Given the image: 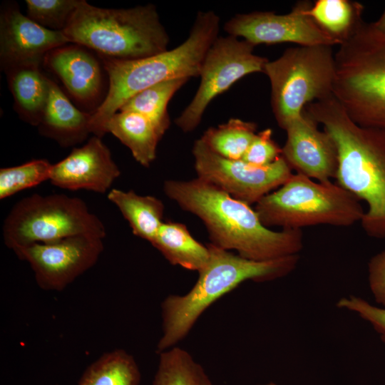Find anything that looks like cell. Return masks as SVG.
Returning <instances> with one entry per match:
<instances>
[{
    "label": "cell",
    "mask_w": 385,
    "mask_h": 385,
    "mask_svg": "<svg viewBox=\"0 0 385 385\" xmlns=\"http://www.w3.org/2000/svg\"><path fill=\"white\" fill-rule=\"evenodd\" d=\"M305 110L285 128L282 156L296 173L319 182L335 178L338 153L334 140Z\"/></svg>",
    "instance_id": "cell-14"
},
{
    "label": "cell",
    "mask_w": 385,
    "mask_h": 385,
    "mask_svg": "<svg viewBox=\"0 0 385 385\" xmlns=\"http://www.w3.org/2000/svg\"><path fill=\"white\" fill-rule=\"evenodd\" d=\"M254 48L248 41L230 35L214 41L202 64L198 89L175 120L180 129L185 133L194 130L215 98L244 76L264 71L269 60L255 54Z\"/></svg>",
    "instance_id": "cell-10"
},
{
    "label": "cell",
    "mask_w": 385,
    "mask_h": 385,
    "mask_svg": "<svg viewBox=\"0 0 385 385\" xmlns=\"http://www.w3.org/2000/svg\"><path fill=\"white\" fill-rule=\"evenodd\" d=\"M103 250V238L78 235L51 243H34L13 251L29 264L41 289L59 292L93 267Z\"/></svg>",
    "instance_id": "cell-12"
},
{
    "label": "cell",
    "mask_w": 385,
    "mask_h": 385,
    "mask_svg": "<svg viewBox=\"0 0 385 385\" xmlns=\"http://www.w3.org/2000/svg\"><path fill=\"white\" fill-rule=\"evenodd\" d=\"M134 357L123 349L103 354L84 370L78 385H140Z\"/></svg>",
    "instance_id": "cell-23"
},
{
    "label": "cell",
    "mask_w": 385,
    "mask_h": 385,
    "mask_svg": "<svg viewBox=\"0 0 385 385\" xmlns=\"http://www.w3.org/2000/svg\"><path fill=\"white\" fill-rule=\"evenodd\" d=\"M151 245L173 265L200 272L207 265L208 247L197 241L179 222H163Z\"/></svg>",
    "instance_id": "cell-20"
},
{
    "label": "cell",
    "mask_w": 385,
    "mask_h": 385,
    "mask_svg": "<svg viewBox=\"0 0 385 385\" xmlns=\"http://www.w3.org/2000/svg\"><path fill=\"white\" fill-rule=\"evenodd\" d=\"M261 385H277L274 383H272V382H270V383H268V384H261Z\"/></svg>",
    "instance_id": "cell-34"
},
{
    "label": "cell",
    "mask_w": 385,
    "mask_h": 385,
    "mask_svg": "<svg viewBox=\"0 0 385 385\" xmlns=\"http://www.w3.org/2000/svg\"><path fill=\"white\" fill-rule=\"evenodd\" d=\"M332 47H291L265 64L263 73L270 82L272 113L282 129L299 118L309 103L333 96L335 62Z\"/></svg>",
    "instance_id": "cell-8"
},
{
    "label": "cell",
    "mask_w": 385,
    "mask_h": 385,
    "mask_svg": "<svg viewBox=\"0 0 385 385\" xmlns=\"http://www.w3.org/2000/svg\"><path fill=\"white\" fill-rule=\"evenodd\" d=\"M309 1L297 3L285 14L270 11L238 14L229 19L224 29L230 36L258 44L294 43L298 46H330L339 43L325 32L309 14Z\"/></svg>",
    "instance_id": "cell-13"
},
{
    "label": "cell",
    "mask_w": 385,
    "mask_h": 385,
    "mask_svg": "<svg viewBox=\"0 0 385 385\" xmlns=\"http://www.w3.org/2000/svg\"><path fill=\"white\" fill-rule=\"evenodd\" d=\"M305 110L337 146V184L367 204L360 221L364 231L371 237L385 238V131L354 123L334 96L311 103Z\"/></svg>",
    "instance_id": "cell-2"
},
{
    "label": "cell",
    "mask_w": 385,
    "mask_h": 385,
    "mask_svg": "<svg viewBox=\"0 0 385 385\" xmlns=\"http://www.w3.org/2000/svg\"><path fill=\"white\" fill-rule=\"evenodd\" d=\"M219 29L220 18L214 11H199L187 39L171 50L134 60L101 56L109 86L104 100L91 113V133L103 136L108 120L140 91L172 79L200 76L205 56Z\"/></svg>",
    "instance_id": "cell-4"
},
{
    "label": "cell",
    "mask_w": 385,
    "mask_h": 385,
    "mask_svg": "<svg viewBox=\"0 0 385 385\" xmlns=\"http://www.w3.org/2000/svg\"><path fill=\"white\" fill-rule=\"evenodd\" d=\"M210 257L191 289L185 294H170L161 302V335L158 354L175 346L190 333L200 317L216 300L241 283L265 282L284 277L297 267L299 255L267 261L241 257L212 243L207 245Z\"/></svg>",
    "instance_id": "cell-3"
},
{
    "label": "cell",
    "mask_w": 385,
    "mask_h": 385,
    "mask_svg": "<svg viewBox=\"0 0 385 385\" xmlns=\"http://www.w3.org/2000/svg\"><path fill=\"white\" fill-rule=\"evenodd\" d=\"M68 43L62 31L40 26L17 7L6 8L1 14L0 56L6 71L20 66H38L48 52Z\"/></svg>",
    "instance_id": "cell-15"
},
{
    "label": "cell",
    "mask_w": 385,
    "mask_h": 385,
    "mask_svg": "<svg viewBox=\"0 0 385 385\" xmlns=\"http://www.w3.org/2000/svg\"><path fill=\"white\" fill-rule=\"evenodd\" d=\"M364 6L348 0H317L309 14L339 45L353 35L364 22Z\"/></svg>",
    "instance_id": "cell-24"
},
{
    "label": "cell",
    "mask_w": 385,
    "mask_h": 385,
    "mask_svg": "<svg viewBox=\"0 0 385 385\" xmlns=\"http://www.w3.org/2000/svg\"><path fill=\"white\" fill-rule=\"evenodd\" d=\"M188 80L176 78L155 84L132 96L119 111H134L142 114L155 124L163 136L170 124L168 112V103Z\"/></svg>",
    "instance_id": "cell-26"
},
{
    "label": "cell",
    "mask_w": 385,
    "mask_h": 385,
    "mask_svg": "<svg viewBox=\"0 0 385 385\" xmlns=\"http://www.w3.org/2000/svg\"><path fill=\"white\" fill-rule=\"evenodd\" d=\"M128 147L135 160L149 167L156 158L157 146L163 135L148 118L134 111L113 114L104 128Z\"/></svg>",
    "instance_id": "cell-19"
},
{
    "label": "cell",
    "mask_w": 385,
    "mask_h": 385,
    "mask_svg": "<svg viewBox=\"0 0 385 385\" xmlns=\"http://www.w3.org/2000/svg\"><path fill=\"white\" fill-rule=\"evenodd\" d=\"M43 62L76 100L88 103L99 96L103 84L101 68L83 46L73 43L58 47L46 54Z\"/></svg>",
    "instance_id": "cell-17"
},
{
    "label": "cell",
    "mask_w": 385,
    "mask_h": 385,
    "mask_svg": "<svg viewBox=\"0 0 385 385\" xmlns=\"http://www.w3.org/2000/svg\"><path fill=\"white\" fill-rule=\"evenodd\" d=\"M70 43L101 56L134 60L168 50L169 36L152 4L130 9H103L81 0L62 31Z\"/></svg>",
    "instance_id": "cell-5"
},
{
    "label": "cell",
    "mask_w": 385,
    "mask_h": 385,
    "mask_svg": "<svg viewBox=\"0 0 385 385\" xmlns=\"http://www.w3.org/2000/svg\"><path fill=\"white\" fill-rule=\"evenodd\" d=\"M282 153L272 138V129L266 128L256 134L242 159L253 165L266 166L281 157Z\"/></svg>",
    "instance_id": "cell-30"
},
{
    "label": "cell",
    "mask_w": 385,
    "mask_h": 385,
    "mask_svg": "<svg viewBox=\"0 0 385 385\" xmlns=\"http://www.w3.org/2000/svg\"><path fill=\"white\" fill-rule=\"evenodd\" d=\"M163 190L183 210L202 221L211 243L220 248L255 261L299 255L303 248L302 230L274 231L265 227L250 205L202 179L168 180Z\"/></svg>",
    "instance_id": "cell-1"
},
{
    "label": "cell",
    "mask_w": 385,
    "mask_h": 385,
    "mask_svg": "<svg viewBox=\"0 0 385 385\" xmlns=\"http://www.w3.org/2000/svg\"><path fill=\"white\" fill-rule=\"evenodd\" d=\"M267 227L302 230L318 225L349 227L365 212L360 200L337 183L295 173L255 208Z\"/></svg>",
    "instance_id": "cell-7"
},
{
    "label": "cell",
    "mask_w": 385,
    "mask_h": 385,
    "mask_svg": "<svg viewBox=\"0 0 385 385\" xmlns=\"http://www.w3.org/2000/svg\"><path fill=\"white\" fill-rule=\"evenodd\" d=\"M254 122L231 118L217 127L209 128L200 139L214 153L232 160L242 159L255 138Z\"/></svg>",
    "instance_id": "cell-27"
},
{
    "label": "cell",
    "mask_w": 385,
    "mask_h": 385,
    "mask_svg": "<svg viewBox=\"0 0 385 385\" xmlns=\"http://www.w3.org/2000/svg\"><path fill=\"white\" fill-rule=\"evenodd\" d=\"M368 282L375 301L385 307V250L375 255L369 260Z\"/></svg>",
    "instance_id": "cell-32"
},
{
    "label": "cell",
    "mask_w": 385,
    "mask_h": 385,
    "mask_svg": "<svg viewBox=\"0 0 385 385\" xmlns=\"http://www.w3.org/2000/svg\"><path fill=\"white\" fill-rule=\"evenodd\" d=\"M6 72L19 115L30 124L38 125L48 98L50 79L34 66L16 67Z\"/></svg>",
    "instance_id": "cell-21"
},
{
    "label": "cell",
    "mask_w": 385,
    "mask_h": 385,
    "mask_svg": "<svg viewBox=\"0 0 385 385\" xmlns=\"http://www.w3.org/2000/svg\"><path fill=\"white\" fill-rule=\"evenodd\" d=\"M333 96L363 127L385 131V35L363 22L334 53Z\"/></svg>",
    "instance_id": "cell-6"
},
{
    "label": "cell",
    "mask_w": 385,
    "mask_h": 385,
    "mask_svg": "<svg viewBox=\"0 0 385 385\" xmlns=\"http://www.w3.org/2000/svg\"><path fill=\"white\" fill-rule=\"evenodd\" d=\"M81 0H26L27 16L40 26L63 31Z\"/></svg>",
    "instance_id": "cell-29"
},
{
    "label": "cell",
    "mask_w": 385,
    "mask_h": 385,
    "mask_svg": "<svg viewBox=\"0 0 385 385\" xmlns=\"http://www.w3.org/2000/svg\"><path fill=\"white\" fill-rule=\"evenodd\" d=\"M52 165L46 160L36 159L20 165L1 168L0 199L49 180Z\"/></svg>",
    "instance_id": "cell-28"
},
{
    "label": "cell",
    "mask_w": 385,
    "mask_h": 385,
    "mask_svg": "<svg viewBox=\"0 0 385 385\" xmlns=\"http://www.w3.org/2000/svg\"><path fill=\"white\" fill-rule=\"evenodd\" d=\"M371 24L376 30L385 35V9L378 20Z\"/></svg>",
    "instance_id": "cell-33"
},
{
    "label": "cell",
    "mask_w": 385,
    "mask_h": 385,
    "mask_svg": "<svg viewBox=\"0 0 385 385\" xmlns=\"http://www.w3.org/2000/svg\"><path fill=\"white\" fill-rule=\"evenodd\" d=\"M107 197L119 209L133 233L151 244L163 222V202L154 196L116 188L110 190Z\"/></svg>",
    "instance_id": "cell-22"
},
{
    "label": "cell",
    "mask_w": 385,
    "mask_h": 385,
    "mask_svg": "<svg viewBox=\"0 0 385 385\" xmlns=\"http://www.w3.org/2000/svg\"><path fill=\"white\" fill-rule=\"evenodd\" d=\"M49 85L48 98L38 125L39 132L63 147L83 142L91 133V114L76 108L51 79Z\"/></svg>",
    "instance_id": "cell-18"
},
{
    "label": "cell",
    "mask_w": 385,
    "mask_h": 385,
    "mask_svg": "<svg viewBox=\"0 0 385 385\" xmlns=\"http://www.w3.org/2000/svg\"><path fill=\"white\" fill-rule=\"evenodd\" d=\"M120 171L108 148L98 136L79 148H73L64 159L52 165L49 181L65 190H86L104 194Z\"/></svg>",
    "instance_id": "cell-16"
},
{
    "label": "cell",
    "mask_w": 385,
    "mask_h": 385,
    "mask_svg": "<svg viewBox=\"0 0 385 385\" xmlns=\"http://www.w3.org/2000/svg\"><path fill=\"white\" fill-rule=\"evenodd\" d=\"M337 307L359 316L369 322L385 341V307H379L354 295L342 297Z\"/></svg>",
    "instance_id": "cell-31"
},
{
    "label": "cell",
    "mask_w": 385,
    "mask_h": 385,
    "mask_svg": "<svg viewBox=\"0 0 385 385\" xmlns=\"http://www.w3.org/2000/svg\"><path fill=\"white\" fill-rule=\"evenodd\" d=\"M158 355L152 385H213L203 366L187 350L175 346Z\"/></svg>",
    "instance_id": "cell-25"
},
{
    "label": "cell",
    "mask_w": 385,
    "mask_h": 385,
    "mask_svg": "<svg viewBox=\"0 0 385 385\" xmlns=\"http://www.w3.org/2000/svg\"><path fill=\"white\" fill-rule=\"evenodd\" d=\"M192 151L198 178L250 205L282 186L293 174L282 156L266 166L253 165L216 154L200 138Z\"/></svg>",
    "instance_id": "cell-11"
},
{
    "label": "cell",
    "mask_w": 385,
    "mask_h": 385,
    "mask_svg": "<svg viewBox=\"0 0 385 385\" xmlns=\"http://www.w3.org/2000/svg\"><path fill=\"white\" fill-rule=\"evenodd\" d=\"M2 233L12 250L78 235H106L103 223L82 199L63 194H34L20 200L5 218Z\"/></svg>",
    "instance_id": "cell-9"
}]
</instances>
